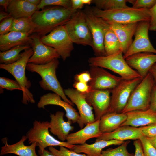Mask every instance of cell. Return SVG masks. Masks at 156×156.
<instances>
[{
    "label": "cell",
    "mask_w": 156,
    "mask_h": 156,
    "mask_svg": "<svg viewBox=\"0 0 156 156\" xmlns=\"http://www.w3.org/2000/svg\"><path fill=\"white\" fill-rule=\"evenodd\" d=\"M76 10L52 6L36 11L31 17L34 26L33 33L40 37L48 34L57 27L64 25Z\"/></svg>",
    "instance_id": "1"
},
{
    "label": "cell",
    "mask_w": 156,
    "mask_h": 156,
    "mask_svg": "<svg viewBox=\"0 0 156 156\" xmlns=\"http://www.w3.org/2000/svg\"><path fill=\"white\" fill-rule=\"evenodd\" d=\"M93 13L108 23L126 24L141 21H150L149 9H137L128 7L105 10L95 6L90 7Z\"/></svg>",
    "instance_id": "2"
},
{
    "label": "cell",
    "mask_w": 156,
    "mask_h": 156,
    "mask_svg": "<svg viewBox=\"0 0 156 156\" xmlns=\"http://www.w3.org/2000/svg\"><path fill=\"white\" fill-rule=\"evenodd\" d=\"M59 62L55 59L44 64L38 65L28 63L26 69L31 72H35L41 77L42 80L39 81L40 87L46 90H51L59 95L63 101L72 106L73 103L65 94L64 90L61 86L56 75V70Z\"/></svg>",
    "instance_id": "3"
},
{
    "label": "cell",
    "mask_w": 156,
    "mask_h": 156,
    "mask_svg": "<svg viewBox=\"0 0 156 156\" xmlns=\"http://www.w3.org/2000/svg\"><path fill=\"white\" fill-rule=\"evenodd\" d=\"M33 53V51L31 47L21 53V57L16 62L10 64H0V68L12 75L21 87L23 92L22 102L25 104L35 102L33 94L29 90L31 83L26 76L25 72L28 60Z\"/></svg>",
    "instance_id": "4"
},
{
    "label": "cell",
    "mask_w": 156,
    "mask_h": 156,
    "mask_svg": "<svg viewBox=\"0 0 156 156\" xmlns=\"http://www.w3.org/2000/svg\"><path fill=\"white\" fill-rule=\"evenodd\" d=\"M122 52H120L109 55L92 57L89 58L88 62L90 66L108 69L118 74L123 79L142 78L136 71L128 64Z\"/></svg>",
    "instance_id": "5"
},
{
    "label": "cell",
    "mask_w": 156,
    "mask_h": 156,
    "mask_svg": "<svg viewBox=\"0 0 156 156\" xmlns=\"http://www.w3.org/2000/svg\"><path fill=\"white\" fill-rule=\"evenodd\" d=\"M64 25L73 43L92 48V36L83 10H77Z\"/></svg>",
    "instance_id": "6"
},
{
    "label": "cell",
    "mask_w": 156,
    "mask_h": 156,
    "mask_svg": "<svg viewBox=\"0 0 156 156\" xmlns=\"http://www.w3.org/2000/svg\"><path fill=\"white\" fill-rule=\"evenodd\" d=\"M49 122L47 121L35 120L33 127L26 134L29 144L35 142L37 143L40 155L48 146H63L73 150L74 145L70 144L67 142L58 140L51 135L49 131Z\"/></svg>",
    "instance_id": "7"
},
{
    "label": "cell",
    "mask_w": 156,
    "mask_h": 156,
    "mask_svg": "<svg viewBox=\"0 0 156 156\" xmlns=\"http://www.w3.org/2000/svg\"><path fill=\"white\" fill-rule=\"evenodd\" d=\"M154 84L153 77L149 72L133 91L122 112L146 110L149 109L151 94Z\"/></svg>",
    "instance_id": "8"
},
{
    "label": "cell",
    "mask_w": 156,
    "mask_h": 156,
    "mask_svg": "<svg viewBox=\"0 0 156 156\" xmlns=\"http://www.w3.org/2000/svg\"><path fill=\"white\" fill-rule=\"evenodd\" d=\"M93 41L92 48L95 56H106L104 39L107 31L110 29L109 24L102 18L95 15L90 7L83 10Z\"/></svg>",
    "instance_id": "9"
},
{
    "label": "cell",
    "mask_w": 156,
    "mask_h": 156,
    "mask_svg": "<svg viewBox=\"0 0 156 156\" xmlns=\"http://www.w3.org/2000/svg\"><path fill=\"white\" fill-rule=\"evenodd\" d=\"M40 39L43 44L55 49L64 61L70 56L74 49L73 43L64 25L57 27Z\"/></svg>",
    "instance_id": "10"
},
{
    "label": "cell",
    "mask_w": 156,
    "mask_h": 156,
    "mask_svg": "<svg viewBox=\"0 0 156 156\" xmlns=\"http://www.w3.org/2000/svg\"><path fill=\"white\" fill-rule=\"evenodd\" d=\"M142 79L139 77L130 80L123 79L111 90L110 105L107 113H122L132 92Z\"/></svg>",
    "instance_id": "11"
},
{
    "label": "cell",
    "mask_w": 156,
    "mask_h": 156,
    "mask_svg": "<svg viewBox=\"0 0 156 156\" xmlns=\"http://www.w3.org/2000/svg\"><path fill=\"white\" fill-rule=\"evenodd\" d=\"M150 21L138 23L135 34V39L126 53L123 55L125 59L135 54L143 52L156 54V49L151 44L148 36Z\"/></svg>",
    "instance_id": "12"
},
{
    "label": "cell",
    "mask_w": 156,
    "mask_h": 156,
    "mask_svg": "<svg viewBox=\"0 0 156 156\" xmlns=\"http://www.w3.org/2000/svg\"><path fill=\"white\" fill-rule=\"evenodd\" d=\"M31 41V47L33 51L32 56L28 63L42 65L48 63L55 59L60 58L53 48L43 44L40 40V37L36 33L30 36Z\"/></svg>",
    "instance_id": "13"
},
{
    "label": "cell",
    "mask_w": 156,
    "mask_h": 156,
    "mask_svg": "<svg viewBox=\"0 0 156 156\" xmlns=\"http://www.w3.org/2000/svg\"><path fill=\"white\" fill-rule=\"evenodd\" d=\"M89 72L92 79L88 84L91 90H112L123 79L99 67L90 66Z\"/></svg>",
    "instance_id": "14"
},
{
    "label": "cell",
    "mask_w": 156,
    "mask_h": 156,
    "mask_svg": "<svg viewBox=\"0 0 156 156\" xmlns=\"http://www.w3.org/2000/svg\"><path fill=\"white\" fill-rule=\"evenodd\" d=\"M66 95L76 106L80 115L78 124L81 128L84 125L95 121V116L92 111L93 107L87 102L83 95L75 89L68 88L64 90Z\"/></svg>",
    "instance_id": "15"
},
{
    "label": "cell",
    "mask_w": 156,
    "mask_h": 156,
    "mask_svg": "<svg viewBox=\"0 0 156 156\" xmlns=\"http://www.w3.org/2000/svg\"><path fill=\"white\" fill-rule=\"evenodd\" d=\"M111 93V90H92L88 93H82L94 109L95 121L107 113L110 105Z\"/></svg>",
    "instance_id": "16"
},
{
    "label": "cell",
    "mask_w": 156,
    "mask_h": 156,
    "mask_svg": "<svg viewBox=\"0 0 156 156\" xmlns=\"http://www.w3.org/2000/svg\"><path fill=\"white\" fill-rule=\"evenodd\" d=\"M58 94L53 93H49L41 96L38 103L37 106L39 108H44L49 105H58L62 107L66 112V116L68 120L72 123L78 124L80 120V115L72 106L61 99Z\"/></svg>",
    "instance_id": "17"
},
{
    "label": "cell",
    "mask_w": 156,
    "mask_h": 156,
    "mask_svg": "<svg viewBox=\"0 0 156 156\" xmlns=\"http://www.w3.org/2000/svg\"><path fill=\"white\" fill-rule=\"evenodd\" d=\"M125 59L129 66L136 70L143 78L156 63V54L148 52L138 53L130 55Z\"/></svg>",
    "instance_id": "18"
},
{
    "label": "cell",
    "mask_w": 156,
    "mask_h": 156,
    "mask_svg": "<svg viewBox=\"0 0 156 156\" xmlns=\"http://www.w3.org/2000/svg\"><path fill=\"white\" fill-rule=\"evenodd\" d=\"M138 22L122 24L109 23L110 28L114 32L120 43L122 51L125 54L131 44Z\"/></svg>",
    "instance_id": "19"
},
{
    "label": "cell",
    "mask_w": 156,
    "mask_h": 156,
    "mask_svg": "<svg viewBox=\"0 0 156 156\" xmlns=\"http://www.w3.org/2000/svg\"><path fill=\"white\" fill-rule=\"evenodd\" d=\"M100 120L87 123L82 129L69 134L66 138L67 142L72 145L82 144L89 139L99 137L103 134L99 129Z\"/></svg>",
    "instance_id": "20"
},
{
    "label": "cell",
    "mask_w": 156,
    "mask_h": 156,
    "mask_svg": "<svg viewBox=\"0 0 156 156\" xmlns=\"http://www.w3.org/2000/svg\"><path fill=\"white\" fill-rule=\"evenodd\" d=\"M127 118L120 126L138 127L156 123V111L150 108L146 110H135L126 113Z\"/></svg>",
    "instance_id": "21"
},
{
    "label": "cell",
    "mask_w": 156,
    "mask_h": 156,
    "mask_svg": "<svg viewBox=\"0 0 156 156\" xmlns=\"http://www.w3.org/2000/svg\"><path fill=\"white\" fill-rule=\"evenodd\" d=\"M27 139L26 136L23 135L18 142L9 145L8 144L7 138H3L2 141L4 145L1 148L0 155L12 153L19 156H38L36 152L37 143L35 142L30 146H26L24 142Z\"/></svg>",
    "instance_id": "22"
},
{
    "label": "cell",
    "mask_w": 156,
    "mask_h": 156,
    "mask_svg": "<svg viewBox=\"0 0 156 156\" xmlns=\"http://www.w3.org/2000/svg\"><path fill=\"white\" fill-rule=\"evenodd\" d=\"M64 115L63 112L58 111L55 114H51L50 116V130L62 142H64L66 140L70 132L73 131L74 129V127L71 125V122L64 120Z\"/></svg>",
    "instance_id": "23"
},
{
    "label": "cell",
    "mask_w": 156,
    "mask_h": 156,
    "mask_svg": "<svg viewBox=\"0 0 156 156\" xmlns=\"http://www.w3.org/2000/svg\"><path fill=\"white\" fill-rule=\"evenodd\" d=\"M142 136L140 127L124 125L120 126L111 132L103 134L100 137L96 138V141L111 140L123 141L129 140H135L139 139Z\"/></svg>",
    "instance_id": "24"
},
{
    "label": "cell",
    "mask_w": 156,
    "mask_h": 156,
    "mask_svg": "<svg viewBox=\"0 0 156 156\" xmlns=\"http://www.w3.org/2000/svg\"><path fill=\"white\" fill-rule=\"evenodd\" d=\"M31 41V38L28 34L10 31L0 35V50L4 52L18 46L30 45Z\"/></svg>",
    "instance_id": "25"
},
{
    "label": "cell",
    "mask_w": 156,
    "mask_h": 156,
    "mask_svg": "<svg viewBox=\"0 0 156 156\" xmlns=\"http://www.w3.org/2000/svg\"><path fill=\"white\" fill-rule=\"evenodd\" d=\"M125 141L116 140H100L91 144L86 143L74 145L73 150L78 153H84L87 156H99L104 148L112 145H120Z\"/></svg>",
    "instance_id": "26"
},
{
    "label": "cell",
    "mask_w": 156,
    "mask_h": 156,
    "mask_svg": "<svg viewBox=\"0 0 156 156\" xmlns=\"http://www.w3.org/2000/svg\"><path fill=\"white\" fill-rule=\"evenodd\" d=\"M37 10V6L30 3L27 0H10L7 12L16 19L31 18Z\"/></svg>",
    "instance_id": "27"
},
{
    "label": "cell",
    "mask_w": 156,
    "mask_h": 156,
    "mask_svg": "<svg viewBox=\"0 0 156 156\" xmlns=\"http://www.w3.org/2000/svg\"><path fill=\"white\" fill-rule=\"evenodd\" d=\"M127 118L126 113H107L100 119L99 129L102 134L111 132L120 126Z\"/></svg>",
    "instance_id": "28"
},
{
    "label": "cell",
    "mask_w": 156,
    "mask_h": 156,
    "mask_svg": "<svg viewBox=\"0 0 156 156\" xmlns=\"http://www.w3.org/2000/svg\"><path fill=\"white\" fill-rule=\"evenodd\" d=\"M104 44L106 56L122 52L121 46L118 37L110 28L105 35Z\"/></svg>",
    "instance_id": "29"
},
{
    "label": "cell",
    "mask_w": 156,
    "mask_h": 156,
    "mask_svg": "<svg viewBox=\"0 0 156 156\" xmlns=\"http://www.w3.org/2000/svg\"><path fill=\"white\" fill-rule=\"evenodd\" d=\"M31 47L30 45H19L4 52L0 51V64H8L16 62L21 57L22 51Z\"/></svg>",
    "instance_id": "30"
},
{
    "label": "cell",
    "mask_w": 156,
    "mask_h": 156,
    "mask_svg": "<svg viewBox=\"0 0 156 156\" xmlns=\"http://www.w3.org/2000/svg\"><path fill=\"white\" fill-rule=\"evenodd\" d=\"M34 26L31 18L22 17L14 19L10 31H14L26 33H33Z\"/></svg>",
    "instance_id": "31"
},
{
    "label": "cell",
    "mask_w": 156,
    "mask_h": 156,
    "mask_svg": "<svg viewBox=\"0 0 156 156\" xmlns=\"http://www.w3.org/2000/svg\"><path fill=\"white\" fill-rule=\"evenodd\" d=\"M127 0H92V3L98 9L105 10L127 7Z\"/></svg>",
    "instance_id": "32"
},
{
    "label": "cell",
    "mask_w": 156,
    "mask_h": 156,
    "mask_svg": "<svg viewBox=\"0 0 156 156\" xmlns=\"http://www.w3.org/2000/svg\"><path fill=\"white\" fill-rule=\"evenodd\" d=\"M130 142L129 140L125 141L116 148L102 151L99 156H134V154L129 153L127 150V146Z\"/></svg>",
    "instance_id": "33"
},
{
    "label": "cell",
    "mask_w": 156,
    "mask_h": 156,
    "mask_svg": "<svg viewBox=\"0 0 156 156\" xmlns=\"http://www.w3.org/2000/svg\"><path fill=\"white\" fill-rule=\"evenodd\" d=\"M59 6L66 8H72L71 0H41L37 6L38 10L43 9L47 6Z\"/></svg>",
    "instance_id": "34"
},
{
    "label": "cell",
    "mask_w": 156,
    "mask_h": 156,
    "mask_svg": "<svg viewBox=\"0 0 156 156\" xmlns=\"http://www.w3.org/2000/svg\"><path fill=\"white\" fill-rule=\"evenodd\" d=\"M49 149L50 151L57 156H87L85 154L77 153L63 146H60L59 150L51 146L49 147Z\"/></svg>",
    "instance_id": "35"
},
{
    "label": "cell",
    "mask_w": 156,
    "mask_h": 156,
    "mask_svg": "<svg viewBox=\"0 0 156 156\" xmlns=\"http://www.w3.org/2000/svg\"><path fill=\"white\" fill-rule=\"evenodd\" d=\"M0 89H5L11 91L15 90H22L21 87L16 80L5 77H0Z\"/></svg>",
    "instance_id": "36"
},
{
    "label": "cell",
    "mask_w": 156,
    "mask_h": 156,
    "mask_svg": "<svg viewBox=\"0 0 156 156\" xmlns=\"http://www.w3.org/2000/svg\"><path fill=\"white\" fill-rule=\"evenodd\" d=\"M139 140L145 156H156V148L150 143L147 137L142 136Z\"/></svg>",
    "instance_id": "37"
},
{
    "label": "cell",
    "mask_w": 156,
    "mask_h": 156,
    "mask_svg": "<svg viewBox=\"0 0 156 156\" xmlns=\"http://www.w3.org/2000/svg\"><path fill=\"white\" fill-rule=\"evenodd\" d=\"M127 2L132 3L134 8L150 9L156 4V0H129Z\"/></svg>",
    "instance_id": "38"
},
{
    "label": "cell",
    "mask_w": 156,
    "mask_h": 156,
    "mask_svg": "<svg viewBox=\"0 0 156 156\" xmlns=\"http://www.w3.org/2000/svg\"><path fill=\"white\" fill-rule=\"evenodd\" d=\"M14 18L10 16L3 20L0 23V35L10 32Z\"/></svg>",
    "instance_id": "39"
},
{
    "label": "cell",
    "mask_w": 156,
    "mask_h": 156,
    "mask_svg": "<svg viewBox=\"0 0 156 156\" xmlns=\"http://www.w3.org/2000/svg\"><path fill=\"white\" fill-rule=\"evenodd\" d=\"M140 127L143 136L147 138L156 136V123Z\"/></svg>",
    "instance_id": "40"
},
{
    "label": "cell",
    "mask_w": 156,
    "mask_h": 156,
    "mask_svg": "<svg viewBox=\"0 0 156 156\" xmlns=\"http://www.w3.org/2000/svg\"><path fill=\"white\" fill-rule=\"evenodd\" d=\"M74 79L75 81L88 84L91 81L92 77L89 72L85 71L75 75Z\"/></svg>",
    "instance_id": "41"
},
{
    "label": "cell",
    "mask_w": 156,
    "mask_h": 156,
    "mask_svg": "<svg viewBox=\"0 0 156 156\" xmlns=\"http://www.w3.org/2000/svg\"><path fill=\"white\" fill-rule=\"evenodd\" d=\"M150 16L149 30L156 31V3L152 8L149 9Z\"/></svg>",
    "instance_id": "42"
},
{
    "label": "cell",
    "mask_w": 156,
    "mask_h": 156,
    "mask_svg": "<svg viewBox=\"0 0 156 156\" xmlns=\"http://www.w3.org/2000/svg\"><path fill=\"white\" fill-rule=\"evenodd\" d=\"M73 86L77 91L83 94L88 93L91 90L88 84L83 82L75 81Z\"/></svg>",
    "instance_id": "43"
},
{
    "label": "cell",
    "mask_w": 156,
    "mask_h": 156,
    "mask_svg": "<svg viewBox=\"0 0 156 156\" xmlns=\"http://www.w3.org/2000/svg\"><path fill=\"white\" fill-rule=\"evenodd\" d=\"M135 147L134 156H145L143 151L142 146L139 139L135 140L133 142Z\"/></svg>",
    "instance_id": "44"
},
{
    "label": "cell",
    "mask_w": 156,
    "mask_h": 156,
    "mask_svg": "<svg viewBox=\"0 0 156 156\" xmlns=\"http://www.w3.org/2000/svg\"><path fill=\"white\" fill-rule=\"evenodd\" d=\"M150 108L156 111V85L154 84L152 90Z\"/></svg>",
    "instance_id": "45"
},
{
    "label": "cell",
    "mask_w": 156,
    "mask_h": 156,
    "mask_svg": "<svg viewBox=\"0 0 156 156\" xmlns=\"http://www.w3.org/2000/svg\"><path fill=\"white\" fill-rule=\"evenodd\" d=\"M72 8L74 10H81L83 7L84 4L81 0H71Z\"/></svg>",
    "instance_id": "46"
},
{
    "label": "cell",
    "mask_w": 156,
    "mask_h": 156,
    "mask_svg": "<svg viewBox=\"0 0 156 156\" xmlns=\"http://www.w3.org/2000/svg\"><path fill=\"white\" fill-rule=\"evenodd\" d=\"M149 72L152 75L154 78L155 84L156 85V63L151 68Z\"/></svg>",
    "instance_id": "47"
},
{
    "label": "cell",
    "mask_w": 156,
    "mask_h": 156,
    "mask_svg": "<svg viewBox=\"0 0 156 156\" xmlns=\"http://www.w3.org/2000/svg\"><path fill=\"white\" fill-rule=\"evenodd\" d=\"M10 0H0V5L2 6L5 9L6 12H7V10L9 4Z\"/></svg>",
    "instance_id": "48"
},
{
    "label": "cell",
    "mask_w": 156,
    "mask_h": 156,
    "mask_svg": "<svg viewBox=\"0 0 156 156\" xmlns=\"http://www.w3.org/2000/svg\"><path fill=\"white\" fill-rule=\"evenodd\" d=\"M10 16H11V15L8 12H5L2 11H1L0 12V21H2Z\"/></svg>",
    "instance_id": "49"
},
{
    "label": "cell",
    "mask_w": 156,
    "mask_h": 156,
    "mask_svg": "<svg viewBox=\"0 0 156 156\" xmlns=\"http://www.w3.org/2000/svg\"><path fill=\"white\" fill-rule=\"evenodd\" d=\"M147 138L152 145L156 148V136Z\"/></svg>",
    "instance_id": "50"
},
{
    "label": "cell",
    "mask_w": 156,
    "mask_h": 156,
    "mask_svg": "<svg viewBox=\"0 0 156 156\" xmlns=\"http://www.w3.org/2000/svg\"><path fill=\"white\" fill-rule=\"evenodd\" d=\"M30 3L35 6H38L40 3L41 0H27Z\"/></svg>",
    "instance_id": "51"
},
{
    "label": "cell",
    "mask_w": 156,
    "mask_h": 156,
    "mask_svg": "<svg viewBox=\"0 0 156 156\" xmlns=\"http://www.w3.org/2000/svg\"><path fill=\"white\" fill-rule=\"evenodd\" d=\"M40 156H57L50 151L44 150L43 153Z\"/></svg>",
    "instance_id": "52"
},
{
    "label": "cell",
    "mask_w": 156,
    "mask_h": 156,
    "mask_svg": "<svg viewBox=\"0 0 156 156\" xmlns=\"http://www.w3.org/2000/svg\"><path fill=\"white\" fill-rule=\"evenodd\" d=\"M92 0H81L82 3L84 5H89L92 3Z\"/></svg>",
    "instance_id": "53"
}]
</instances>
